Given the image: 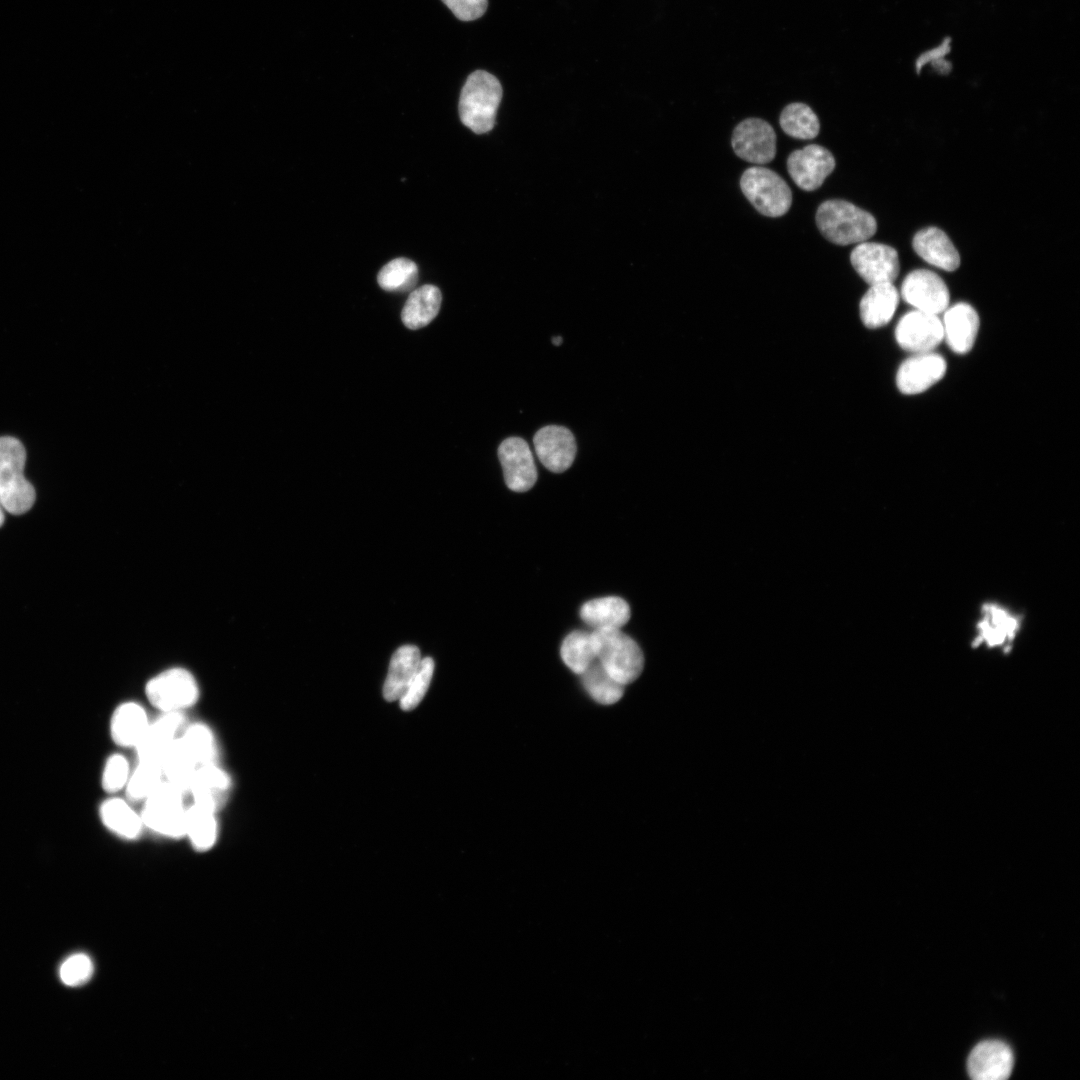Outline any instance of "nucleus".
<instances>
[{"instance_id": "obj_33", "label": "nucleus", "mask_w": 1080, "mask_h": 1080, "mask_svg": "<svg viewBox=\"0 0 1080 1080\" xmlns=\"http://www.w3.org/2000/svg\"><path fill=\"white\" fill-rule=\"evenodd\" d=\"M782 130L790 137L813 139L820 130V123L814 111L804 103H791L780 114Z\"/></svg>"}, {"instance_id": "obj_23", "label": "nucleus", "mask_w": 1080, "mask_h": 1080, "mask_svg": "<svg viewBox=\"0 0 1080 1080\" xmlns=\"http://www.w3.org/2000/svg\"><path fill=\"white\" fill-rule=\"evenodd\" d=\"M898 302L899 293L893 283L870 285L859 304L862 323L873 329L886 325L892 319Z\"/></svg>"}, {"instance_id": "obj_28", "label": "nucleus", "mask_w": 1080, "mask_h": 1080, "mask_svg": "<svg viewBox=\"0 0 1080 1080\" xmlns=\"http://www.w3.org/2000/svg\"><path fill=\"white\" fill-rule=\"evenodd\" d=\"M442 296L433 285H423L414 289L402 309L404 325L412 330L428 325L438 314Z\"/></svg>"}, {"instance_id": "obj_15", "label": "nucleus", "mask_w": 1080, "mask_h": 1080, "mask_svg": "<svg viewBox=\"0 0 1080 1080\" xmlns=\"http://www.w3.org/2000/svg\"><path fill=\"white\" fill-rule=\"evenodd\" d=\"M232 786L231 775L219 763L202 765L195 771L189 795L193 804L218 814L225 807Z\"/></svg>"}, {"instance_id": "obj_18", "label": "nucleus", "mask_w": 1080, "mask_h": 1080, "mask_svg": "<svg viewBox=\"0 0 1080 1080\" xmlns=\"http://www.w3.org/2000/svg\"><path fill=\"white\" fill-rule=\"evenodd\" d=\"M1014 1056L1008 1045L988 1040L976 1045L971 1051L967 1069L975 1080H1003L1010 1076Z\"/></svg>"}, {"instance_id": "obj_41", "label": "nucleus", "mask_w": 1080, "mask_h": 1080, "mask_svg": "<svg viewBox=\"0 0 1080 1080\" xmlns=\"http://www.w3.org/2000/svg\"><path fill=\"white\" fill-rule=\"evenodd\" d=\"M3 522H4L3 508H2V506L0 504V527L2 526Z\"/></svg>"}, {"instance_id": "obj_24", "label": "nucleus", "mask_w": 1080, "mask_h": 1080, "mask_svg": "<svg viewBox=\"0 0 1080 1080\" xmlns=\"http://www.w3.org/2000/svg\"><path fill=\"white\" fill-rule=\"evenodd\" d=\"M978 623V636L974 646L985 642L989 647L1002 646L1012 641L1019 627V619L998 605L989 603L982 608Z\"/></svg>"}, {"instance_id": "obj_36", "label": "nucleus", "mask_w": 1080, "mask_h": 1080, "mask_svg": "<svg viewBox=\"0 0 1080 1080\" xmlns=\"http://www.w3.org/2000/svg\"><path fill=\"white\" fill-rule=\"evenodd\" d=\"M433 671V659L430 657L421 658L416 672L410 680L404 694L399 699L402 710H413L421 702L429 688Z\"/></svg>"}, {"instance_id": "obj_1", "label": "nucleus", "mask_w": 1080, "mask_h": 1080, "mask_svg": "<svg viewBox=\"0 0 1080 1080\" xmlns=\"http://www.w3.org/2000/svg\"><path fill=\"white\" fill-rule=\"evenodd\" d=\"M815 219L821 234L828 241L842 246L867 241L877 230V222L872 214L840 199L820 204Z\"/></svg>"}, {"instance_id": "obj_14", "label": "nucleus", "mask_w": 1080, "mask_h": 1080, "mask_svg": "<svg viewBox=\"0 0 1080 1080\" xmlns=\"http://www.w3.org/2000/svg\"><path fill=\"white\" fill-rule=\"evenodd\" d=\"M533 443L540 462L550 471L561 473L572 465L576 456V441L572 432L559 425L539 429Z\"/></svg>"}, {"instance_id": "obj_6", "label": "nucleus", "mask_w": 1080, "mask_h": 1080, "mask_svg": "<svg viewBox=\"0 0 1080 1080\" xmlns=\"http://www.w3.org/2000/svg\"><path fill=\"white\" fill-rule=\"evenodd\" d=\"M148 702L158 712H185L200 698L199 685L191 672L174 667L160 672L145 685Z\"/></svg>"}, {"instance_id": "obj_16", "label": "nucleus", "mask_w": 1080, "mask_h": 1080, "mask_svg": "<svg viewBox=\"0 0 1080 1080\" xmlns=\"http://www.w3.org/2000/svg\"><path fill=\"white\" fill-rule=\"evenodd\" d=\"M946 367L945 359L939 354H916L900 365L896 375L897 387L907 395L922 393L943 378Z\"/></svg>"}, {"instance_id": "obj_35", "label": "nucleus", "mask_w": 1080, "mask_h": 1080, "mask_svg": "<svg viewBox=\"0 0 1080 1080\" xmlns=\"http://www.w3.org/2000/svg\"><path fill=\"white\" fill-rule=\"evenodd\" d=\"M418 279L417 265L410 259L400 257L385 264L378 273L379 286L390 292L412 290Z\"/></svg>"}, {"instance_id": "obj_26", "label": "nucleus", "mask_w": 1080, "mask_h": 1080, "mask_svg": "<svg viewBox=\"0 0 1080 1080\" xmlns=\"http://www.w3.org/2000/svg\"><path fill=\"white\" fill-rule=\"evenodd\" d=\"M628 603L616 596L593 599L584 603L580 609L581 619L594 630L603 628H622L630 619Z\"/></svg>"}, {"instance_id": "obj_8", "label": "nucleus", "mask_w": 1080, "mask_h": 1080, "mask_svg": "<svg viewBox=\"0 0 1080 1080\" xmlns=\"http://www.w3.org/2000/svg\"><path fill=\"white\" fill-rule=\"evenodd\" d=\"M731 144L739 158L757 165L771 162L776 155L775 131L760 118L741 121L733 131Z\"/></svg>"}, {"instance_id": "obj_7", "label": "nucleus", "mask_w": 1080, "mask_h": 1080, "mask_svg": "<svg viewBox=\"0 0 1080 1080\" xmlns=\"http://www.w3.org/2000/svg\"><path fill=\"white\" fill-rule=\"evenodd\" d=\"M740 187L755 209L765 216H783L791 207V189L781 176L766 167L754 166L745 170Z\"/></svg>"}, {"instance_id": "obj_12", "label": "nucleus", "mask_w": 1080, "mask_h": 1080, "mask_svg": "<svg viewBox=\"0 0 1080 1080\" xmlns=\"http://www.w3.org/2000/svg\"><path fill=\"white\" fill-rule=\"evenodd\" d=\"M835 168L832 153L818 144L793 151L787 159V170L795 184L805 191L818 189Z\"/></svg>"}, {"instance_id": "obj_21", "label": "nucleus", "mask_w": 1080, "mask_h": 1080, "mask_svg": "<svg viewBox=\"0 0 1080 1080\" xmlns=\"http://www.w3.org/2000/svg\"><path fill=\"white\" fill-rule=\"evenodd\" d=\"M98 814L103 826L123 840H138L145 830L140 813L127 799L117 796L105 799L99 806Z\"/></svg>"}, {"instance_id": "obj_2", "label": "nucleus", "mask_w": 1080, "mask_h": 1080, "mask_svg": "<svg viewBox=\"0 0 1080 1080\" xmlns=\"http://www.w3.org/2000/svg\"><path fill=\"white\" fill-rule=\"evenodd\" d=\"M501 99L502 86L494 75L484 70L472 72L459 98L461 122L476 134L487 133L495 125Z\"/></svg>"}, {"instance_id": "obj_25", "label": "nucleus", "mask_w": 1080, "mask_h": 1080, "mask_svg": "<svg viewBox=\"0 0 1080 1080\" xmlns=\"http://www.w3.org/2000/svg\"><path fill=\"white\" fill-rule=\"evenodd\" d=\"M420 660V651L414 645H403L394 652L383 685V696L387 701L392 702L401 698Z\"/></svg>"}, {"instance_id": "obj_10", "label": "nucleus", "mask_w": 1080, "mask_h": 1080, "mask_svg": "<svg viewBox=\"0 0 1080 1080\" xmlns=\"http://www.w3.org/2000/svg\"><path fill=\"white\" fill-rule=\"evenodd\" d=\"M902 298L915 310L939 315L949 306V290L936 273L917 269L910 272L901 285Z\"/></svg>"}, {"instance_id": "obj_19", "label": "nucleus", "mask_w": 1080, "mask_h": 1080, "mask_svg": "<svg viewBox=\"0 0 1080 1080\" xmlns=\"http://www.w3.org/2000/svg\"><path fill=\"white\" fill-rule=\"evenodd\" d=\"M943 339L951 350L965 354L971 350L979 329V316L967 303H957L944 311Z\"/></svg>"}, {"instance_id": "obj_20", "label": "nucleus", "mask_w": 1080, "mask_h": 1080, "mask_svg": "<svg viewBox=\"0 0 1080 1080\" xmlns=\"http://www.w3.org/2000/svg\"><path fill=\"white\" fill-rule=\"evenodd\" d=\"M150 718L146 709L136 701L120 703L110 718L109 731L113 742L122 748H134L142 739Z\"/></svg>"}, {"instance_id": "obj_39", "label": "nucleus", "mask_w": 1080, "mask_h": 1080, "mask_svg": "<svg viewBox=\"0 0 1080 1080\" xmlns=\"http://www.w3.org/2000/svg\"><path fill=\"white\" fill-rule=\"evenodd\" d=\"M453 14L462 21L481 17L488 5L487 0H442Z\"/></svg>"}, {"instance_id": "obj_11", "label": "nucleus", "mask_w": 1080, "mask_h": 1080, "mask_svg": "<svg viewBox=\"0 0 1080 1080\" xmlns=\"http://www.w3.org/2000/svg\"><path fill=\"white\" fill-rule=\"evenodd\" d=\"M898 345L916 354L932 352L944 339L938 315L913 310L905 314L895 329Z\"/></svg>"}, {"instance_id": "obj_5", "label": "nucleus", "mask_w": 1080, "mask_h": 1080, "mask_svg": "<svg viewBox=\"0 0 1080 1080\" xmlns=\"http://www.w3.org/2000/svg\"><path fill=\"white\" fill-rule=\"evenodd\" d=\"M186 796L163 780L142 803L139 813L145 829L170 839L185 838Z\"/></svg>"}, {"instance_id": "obj_32", "label": "nucleus", "mask_w": 1080, "mask_h": 1080, "mask_svg": "<svg viewBox=\"0 0 1080 1080\" xmlns=\"http://www.w3.org/2000/svg\"><path fill=\"white\" fill-rule=\"evenodd\" d=\"M163 780L158 761L137 760L124 789L125 797L131 804L143 803Z\"/></svg>"}, {"instance_id": "obj_9", "label": "nucleus", "mask_w": 1080, "mask_h": 1080, "mask_svg": "<svg viewBox=\"0 0 1080 1080\" xmlns=\"http://www.w3.org/2000/svg\"><path fill=\"white\" fill-rule=\"evenodd\" d=\"M850 261L869 285L893 283L900 270L897 251L886 244L864 241L851 252Z\"/></svg>"}, {"instance_id": "obj_30", "label": "nucleus", "mask_w": 1080, "mask_h": 1080, "mask_svg": "<svg viewBox=\"0 0 1080 1080\" xmlns=\"http://www.w3.org/2000/svg\"><path fill=\"white\" fill-rule=\"evenodd\" d=\"M179 738L198 767L218 763L216 735L208 724L201 721L187 723Z\"/></svg>"}, {"instance_id": "obj_37", "label": "nucleus", "mask_w": 1080, "mask_h": 1080, "mask_svg": "<svg viewBox=\"0 0 1080 1080\" xmlns=\"http://www.w3.org/2000/svg\"><path fill=\"white\" fill-rule=\"evenodd\" d=\"M131 766L121 753H113L107 759L101 776L102 789L108 794L124 791L128 782Z\"/></svg>"}, {"instance_id": "obj_38", "label": "nucleus", "mask_w": 1080, "mask_h": 1080, "mask_svg": "<svg viewBox=\"0 0 1080 1080\" xmlns=\"http://www.w3.org/2000/svg\"><path fill=\"white\" fill-rule=\"evenodd\" d=\"M93 974L91 959L82 953L68 957L60 966L61 981L67 986H79L86 983Z\"/></svg>"}, {"instance_id": "obj_17", "label": "nucleus", "mask_w": 1080, "mask_h": 1080, "mask_svg": "<svg viewBox=\"0 0 1080 1080\" xmlns=\"http://www.w3.org/2000/svg\"><path fill=\"white\" fill-rule=\"evenodd\" d=\"M188 723L185 712H159L134 748L136 760L159 761L165 749L180 736Z\"/></svg>"}, {"instance_id": "obj_27", "label": "nucleus", "mask_w": 1080, "mask_h": 1080, "mask_svg": "<svg viewBox=\"0 0 1080 1080\" xmlns=\"http://www.w3.org/2000/svg\"><path fill=\"white\" fill-rule=\"evenodd\" d=\"M158 762L164 780L176 786L188 796L198 766L179 737L165 749Z\"/></svg>"}, {"instance_id": "obj_4", "label": "nucleus", "mask_w": 1080, "mask_h": 1080, "mask_svg": "<svg viewBox=\"0 0 1080 1080\" xmlns=\"http://www.w3.org/2000/svg\"><path fill=\"white\" fill-rule=\"evenodd\" d=\"M591 633L596 659L615 681L625 686L640 676L644 657L635 640L615 628L596 629Z\"/></svg>"}, {"instance_id": "obj_40", "label": "nucleus", "mask_w": 1080, "mask_h": 1080, "mask_svg": "<svg viewBox=\"0 0 1080 1080\" xmlns=\"http://www.w3.org/2000/svg\"><path fill=\"white\" fill-rule=\"evenodd\" d=\"M552 342H553L554 345L558 346V345H560L562 343V338L560 336L553 337Z\"/></svg>"}, {"instance_id": "obj_29", "label": "nucleus", "mask_w": 1080, "mask_h": 1080, "mask_svg": "<svg viewBox=\"0 0 1080 1080\" xmlns=\"http://www.w3.org/2000/svg\"><path fill=\"white\" fill-rule=\"evenodd\" d=\"M218 836L219 822L217 813L193 803L187 806L185 815V838L188 839L194 850L198 852L209 851L215 846Z\"/></svg>"}, {"instance_id": "obj_31", "label": "nucleus", "mask_w": 1080, "mask_h": 1080, "mask_svg": "<svg viewBox=\"0 0 1080 1080\" xmlns=\"http://www.w3.org/2000/svg\"><path fill=\"white\" fill-rule=\"evenodd\" d=\"M580 678L586 692L597 703L604 705L614 704L623 696L624 685L615 681L597 659L580 674Z\"/></svg>"}, {"instance_id": "obj_34", "label": "nucleus", "mask_w": 1080, "mask_h": 1080, "mask_svg": "<svg viewBox=\"0 0 1080 1080\" xmlns=\"http://www.w3.org/2000/svg\"><path fill=\"white\" fill-rule=\"evenodd\" d=\"M560 655L565 665L580 675L596 659L592 633L573 631L562 642Z\"/></svg>"}, {"instance_id": "obj_22", "label": "nucleus", "mask_w": 1080, "mask_h": 1080, "mask_svg": "<svg viewBox=\"0 0 1080 1080\" xmlns=\"http://www.w3.org/2000/svg\"><path fill=\"white\" fill-rule=\"evenodd\" d=\"M914 251L927 263L945 271L960 265V255L947 234L937 227H926L913 238Z\"/></svg>"}, {"instance_id": "obj_3", "label": "nucleus", "mask_w": 1080, "mask_h": 1080, "mask_svg": "<svg viewBox=\"0 0 1080 1080\" xmlns=\"http://www.w3.org/2000/svg\"><path fill=\"white\" fill-rule=\"evenodd\" d=\"M26 451L11 436L0 437V504L14 515L26 513L33 506L36 493L24 476Z\"/></svg>"}, {"instance_id": "obj_13", "label": "nucleus", "mask_w": 1080, "mask_h": 1080, "mask_svg": "<svg viewBox=\"0 0 1080 1080\" xmlns=\"http://www.w3.org/2000/svg\"><path fill=\"white\" fill-rule=\"evenodd\" d=\"M498 458L503 469L507 487L514 492L531 489L537 480V469L527 442L520 437H509L501 442Z\"/></svg>"}]
</instances>
